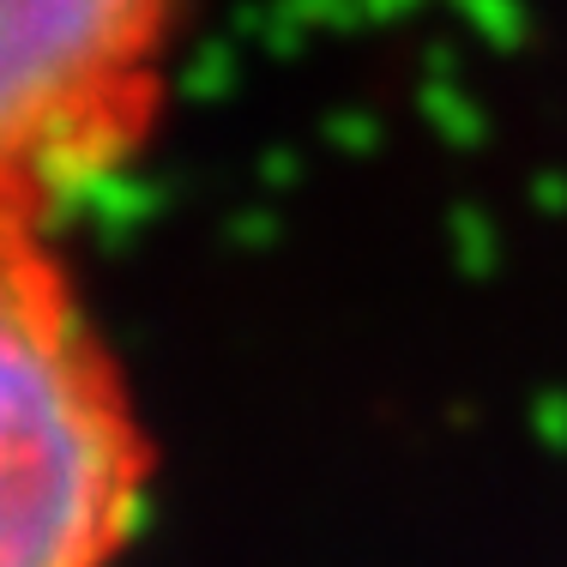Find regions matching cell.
<instances>
[{
	"mask_svg": "<svg viewBox=\"0 0 567 567\" xmlns=\"http://www.w3.org/2000/svg\"><path fill=\"white\" fill-rule=\"evenodd\" d=\"M140 483L110 350L31 218H0V567H110Z\"/></svg>",
	"mask_w": 567,
	"mask_h": 567,
	"instance_id": "6da1fadb",
	"label": "cell"
},
{
	"mask_svg": "<svg viewBox=\"0 0 567 567\" xmlns=\"http://www.w3.org/2000/svg\"><path fill=\"white\" fill-rule=\"evenodd\" d=\"M182 0H0V218L97 175L157 91Z\"/></svg>",
	"mask_w": 567,
	"mask_h": 567,
	"instance_id": "7a4b0ae2",
	"label": "cell"
}]
</instances>
